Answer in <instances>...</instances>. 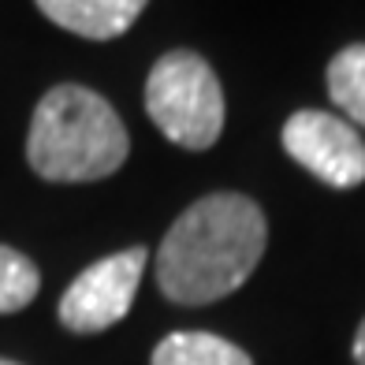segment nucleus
Wrapping results in <instances>:
<instances>
[{
    "mask_svg": "<svg viewBox=\"0 0 365 365\" xmlns=\"http://www.w3.org/2000/svg\"><path fill=\"white\" fill-rule=\"evenodd\" d=\"M269 242V224L246 194H205L160 242L157 284L179 306H209L239 291Z\"/></svg>",
    "mask_w": 365,
    "mask_h": 365,
    "instance_id": "1",
    "label": "nucleus"
},
{
    "mask_svg": "<svg viewBox=\"0 0 365 365\" xmlns=\"http://www.w3.org/2000/svg\"><path fill=\"white\" fill-rule=\"evenodd\" d=\"M127 127L101 93L86 86L48 90L30 120L26 160L48 182H90L127 160Z\"/></svg>",
    "mask_w": 365,
    "mask_h": 365,
    "instance_id": "2",
    "label": "nucleus"
},
{
    "mask_svg": "<svg viewBox=\"0 0 365 365\" xmlns=\"http://www.w3.org/2000/svg\"><path fill=\"white\" fill-rule=\"evenodd\" d=\"M145 112L175 145L209 149L224 130V90L202 56L175 48L145 78Z\"/></svg>",
    "mask_w": 365,
    "mask_h": 365,
    "instance_id": "3",
    "label": "nucleus"
},
{
    "mask_svg": "<svg viewBox=\"0 0 365 365\" xmlns=\"http://www.w3.org/2000/svg\"><path fill=\"white\" fill-rule=\"evenodd\" d=\"M145 261H149L145 246H130V250H120V254L90 264L63 291L60 324L78 331V336H93V331L120 324L130 313V302L138 294V279L145 272Z\"/></svg>",
    "mask_w": 365,
    "mask_h": 365,
    "instance_id": "4",
    "label": "nucleus"
},
{
    "mask_svg": "<svg viewBox=\"0 0 365 365\" xmlns=\"http://www.w3.org/2000/svg\"><path fill=\"white\" fill-rule=\"evenodd\" d=\"M284 149L336 190H351L365 179V142L339 115L317 108L294 112L284 127Z\"/></svg>",
    "mask_w": 365,
    "mask_h": 365,
    "instance_id": "5",
    "label": "nucleus"
},
{
    "mask_svg": "<svg viewBox=\"0 0 365 365\" xmlns=\"http://www.w3.org/2000/svg\"><path fill=\"white\" fill-rule=\"evenodd\" d=\"M41 15L78 38L112 41L142 15L145 0H38Z\"/></svg>",
    "mask_w": 365,
    "mask_h": 365,
    "instance_id": "6",
    "label": "nucleus"
},
{
    "mask_svg": "<svg viewBox=\"0 0 365 365\" xmlns=\"http://www.w3.org/2000/svg\"><path fill=\"white\" fill-rule=\"evenodd\" d=\"M153 365H254L250 354L239 351L212 331H172L157 343Z\"/></svg>",
    "mask_w": 365,
    "mask_h": 365,
    "instance_id": "7",
    "label": "nucleus"
},
{
    "mask_svg": "<svg viewBox=\"0 0 365 365\" xmlns=\"http://www.w3.org/2000/svg\"><path fill=\"white\" fill-rule=\"evenodd\" d=\"M328 93L358 127H365V45H346L331 56Z\"/></svg>",
    "mask_w": 365,
    "mask_h": 365,
    "instance_id": "8",
    "label": "nucleus"
},
{
    "mask_svg": "<svg viewBox=\"0 0 365 365\" xmlns=\"http://www.w3.org/2000/svg\"><path fill=\"white\" fill-rule=\"evenodd\" d=\"M41 276L26 254L0 242V313H19L34 302Z\"/></svg>",
    "mask_w": 365,
    "mask_h": 365,
    "instance_id": "9",
    "label": "nucleus"
},
{
    "mask_svg": "<svg viewBox=\"0 0 365 365\" xmlns=\"http://www.w3.org/2000/svg\"><path fill=\"white\" fill-rule=\"evenodd\" d=\"M354 361L365 365V321L358 324V336H354Z\"/></svg>",
    "mask_w": 365,
    "mask_h": 365,
    "instance_id": "10",
    "label": "nucleus"
},
{
    "mask_svg": "<svg viewBox=\"0 0 365 365\" xmlns=\"http://www.w3.org/2000/svg\"><path fill=\"white\" fill-rule=\"evenodd\" d=\"M0 365H19V361H8V358H0Z\"/></svg>",
    "mask_w": 365,
    "mask_h": 365,
    "instance_id": "11",
    "label": "nucleus"
}]
</instances>
